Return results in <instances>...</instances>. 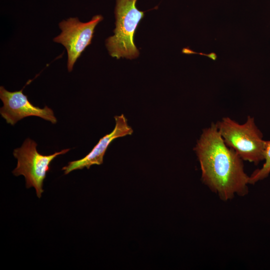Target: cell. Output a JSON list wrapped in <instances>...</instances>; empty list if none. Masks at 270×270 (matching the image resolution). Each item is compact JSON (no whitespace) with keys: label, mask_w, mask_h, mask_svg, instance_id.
Here are the masks:
<instances>
[{"label":"cell","mask_w":270,"mask_h":270,"mask_svg":"<svg viewBox=\"0 0 270 270\" xmlns=\"http://www.w3.org/2000/svg\"><path fill=\"white\" fill-rule=\"evenodd\" d=\"M199 160L204 183L223 200L248 192L249 176L242 160L225 144L216 123L204 128L194 148Z\"/></svg>","instance_id":"1"},{"label":"cell","mask_w":270,"mask_h":270,"mask_svg":"<svg viewBox=\"0 0 270 270\" xmlns=\"http://www.w3.org/2000/svg\"><path fill=\"white\" fill-rule=\"evenodd\" d=\"M216 124L225 144L236 151L242 160L256 164L264 160L265 140L254 118L248 116L245 123L239 124L226 117Z\"/></svg>","instance_id":"2"},{"label":"cell","mask_w":270,"mask_h":270,"mask_svg":"<svg viewBox=\"0 0 270 270\" xmlns=\"http://www.w3.org/2000/svg\"><path fill=\"white\" fill-rule=\"evenodd\" d=\"M137 0H116L114 34L106 40L110 54L116 58H137L139 52L134 42V36L144 12L136 7Z\"/></svg>","instance_id":"3"},{"label":"cell","mask_w":270,"mask_h":270,"mask_svg":"<svg viewBox=\"0 0 270 270\" xmlns=\"http://www.w3.org/2000/svg\"><path fill=\"white\" fill-rule=\"evenodd\" d=\"M37 144L26 138L20 148L14 150V156L17 159L16 167L13 170L15 176L22 175L25 178L27 188L34 187L37 196L40 198L44 192L43 182L46 173L50 170L51 162L57 156L65 154L70 149L66 148L50 155L40 154L36 150Z\"/></svg>","instance_id":"4"},{"label":"cell","mask_w":270,"mask_h":270,"mask_svg":"<svg viewBox=\"0 0 270 270\" xmlns=\"http://www.w3.org/2000/svg\"><path fill=\"white\" fill-rule=\"evenodd\" d=\"M102 18L100 15H96L90 21L83 22L77 18H70L59 23L61 33L54 41L61 44L66 50L68 72L72 70L78 58L91 44L95 28Z\"/></svg>","instance_id":"5"},{"label":"cell","mask_w":270,"mask_h":270,"mask_svg":"<svg viewBox=\"0 0 270 270\" xmlns=\"http://www.w3.org/2000/svg\"><path fill=\"white\" fill-rule=\"evenodd\" d=\"M24 88L19 91L10 92L0 86V98L3 106L0 108V114L6 122L14 126L26 117L36 116L56 124L57 120L53 110L48 106L42 108L34 106L23 93Z\"/></svg>","instance_id":"6"},{"label":"cell","mask_w":270,"mask_h":270,"mask_svg":"<svg viewBox=\"0 0 270 270\" xmlns=\"http://www.w3.org/2000/svg\"><path fill=\"white\" fill-rule=\"evenodd\" d=\"M114 119L116 124L112 131L100 138L92 150L84 158L70 162L67 166H64L62 170L64 174L74 170H82L84 168L88 169L92 165L102 164L105 152L110 143L116 138L132 134L133 130L128 124L127 120L123 114L116 116Z\"/></svg>","instance_id":"7"},{"label":"cell","mask_w":270,"mask_h":270,"mask_svg":"<svg viewBox=\"0 0 270 270\" xmlns=\"http://www.w3.org/2000/svg\"><path fill=\"white\" fill-rule=\"evenodd\" d=\"M264 160L265 162L262 168L254 171L249 176L248 183L254 184L258 180H262L270 173V140H265L264 150Z\"/></svg>","instance_id":"8"}]
</instances>
